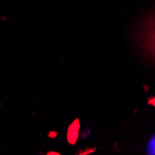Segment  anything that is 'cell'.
<instances>
[{
  "mask_svg": "<svg viewBox=\"0 0 155 155\" xmlns=\"http://www.w3.org/2000/svg\"><path fill=\"white\" fill-rule=\"evenodd\" d=\"M142 50L155 61V14L149 19L140 35Z\"/></svg>",
  "mask_w": 155,
  "mask_h": 155,
  "instance_id": "1",
  "label": "cell"
},
{
  "mask_svg": "<svg viewBox=\"0 0 155 155\" xmlns=\"http://www.w3.org/2000/svg\"><path fill=\"white\" fill-rule=\"evenodd\" d=\"M148 150H149L150 154H155V137L150 141Z\"/></svg>",
  "mask_w": 155,
  "mask_h": 155,
  "instance_id": "2",
  "label": "cell"
}]
</instances>
